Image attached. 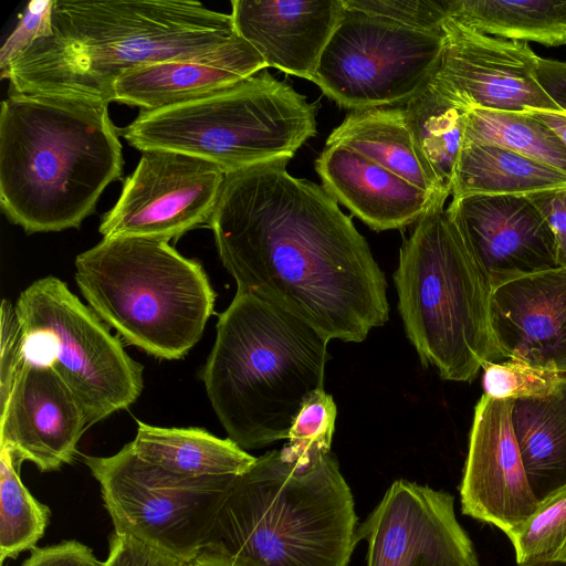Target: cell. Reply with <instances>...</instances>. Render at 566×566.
<instances>
[{"instance_id": "cell-22", "label": "cell", "mask_w": 566, "mask_h": 566, "mask_svg": "<svg viewBox=\"0 0 566 566\" xmlns=\"http://www.w3.org/2000/svg\"><path fill=\"white\" fill-rule=\"evenodd\" d=\"M511 421L528 482L541 501L566 485V375L545 396L512 399Z\"/></svg>"}, {"instance_id": "cell-16", "label": "cell", "mask_w": 566, "mask_h": 566, "mask_svg": "<svg viewBox=\"0 0 566 566\" xmlns=\"http://www.w3.org/2000/svg\"><path fill=\"white\" fill-rule=\"evenodd\" d=\"M512 399L483 394L475 406L459 488L462 513L506 536L536 510L511 421Z\"/></svg>"}, {"instance_id": "cell-13", "label": "cell", "mask_w": 566, "mask_h": 566, "mask_svg": "<svg viewBox=\"0 0 566 566\" xmlns=\"http://www.w3.org/2000/svg\"><path fill=\"white\" fill-rule=\"evenodd\" d=\"M442 34V53L431 80L459 105L468 109L566 113L539 85V56L527 42L488 35L450 17Z\"/></svg>"}, {"instance_id": "cell-3", "label": "cell", "mask_w": 566, "mask_h": 566, "mask_svg": "<svg viewBox=\"0 0 566 566\" xmlns=\"http://www.w3.org/2000/svg\"><path fill=\"white\" fill-rule=\"evenodd\" d=\"M108 102L12 92L0 112V203L27 233L78 228L123 168Z\"/></svg>"}, {"instance_id": "cell-10", "label": "cell", "mask_w": 566, "mask_h": 566, "mask_svg": "<svg viewBox=\"0 0 566 566\" xmlns=\"http://www.w3.org/2000/svg\"><path fill=\"white\" fill-rule=\"evenodd\" d=\"M114 532L189 563L207 544L237 479L174 474L140 459L130 442L109 457L85 455Z\"/></svg>"}, {"instance_id": "cell-17", "label": "cell", "mask_w": 566, "mask_h": 566, "mask_svg": "<svg viewBox=\"0 0 566 566\" xmlns=\"http://www.w3.org/2000/svg\"><path fill=\"white\" fill-rule=\"evenodd\" d=\"M0 448L40 472L73 462L87 423L74 395L56 371L24 356L1 406Z\"/></svg>"}, {"instance_id": "cell-23", "label": "cell", "mask_w": 566, "mask_h": 566, "mask_svg": "<svg viewBox=\"0 0 566 566\" xmlns=\"http://www.w3.org/2000/svg\"><path fill=\"white\" fill-rule=\"evenodd\" d=\"M130 444L144 461L190 478H238L256 460L231 439L201 428H164L138 421Z\"/></svg>"}, {"instance_id": "cell-41", "label": "cell", "mask_w": 566, "mask_h": 566, "mask_svg": "<svg viewBox=\"0 0 566 566\" xmlns=\"http://www.w3.org/2000/svg\"><path fill=\"white\" fill-rule=\"evenodd\" d=\"M188 566H237L229 559L209 552L207 549H202L201 553L188 563Z\"/></svg>"}, {"instance_id": "cell-11", "label": "cell", "mask_w": 566, "mask_h": 566, "mask_svg": "<svg viewBox=\"0 0 566 566\" xmlns=\"http://www.w3.org/2000/svg\"><path fill=\"white\" fill-rule=\"evenodd\" d=\"M442 48L443 34L345 10L311 81L354 111L406 104L433 75Z\"/></svg>"}, {"instance_id": "cell-38", "label": "cell", "mask_w": 566, "mask_h": 566, "mask_svg": "<svg viewBox=\"0 0 566 566\" xmlns=\"http://www.w3.org/2000/svg\"><path fill=\"white\" fill-rule=\"evenodd\" d=\"M553 231L559 266H566V189L528 196Z\"/></svg>"}, {"instance_id": "cell-24", "label": "cell", "mask_w": 566, "mask_h": 566, "mask_svg": "<svg viewBox=\"0 0 566 566\" xmlns=\"http://www.w3.org/2000/svg\"><path fill=\"white\" fill-rule=\"evenodd\" d=\"M326 144L350 148L432 197L448 198L418 151L403 108L354 111L331 133Z\"/></svg>"}, {"instance_id": "cell-14", "label": "cell", "mask_w": 566, "mask_h": 566, "mask_svg": "<svg viewBox=\"0 0 566 566\" xmlns=\"http://www.w3.org/2000/svg\"><path fill=\"white\" fill-rule=\"evenodd\" d=\"M357 534L367 566H480L453 495L407 480L389 486Z\"/></svg>"}, {"instance_id": "cell-32", "label": "cell", "mask_w": 566, "mask_h": 566, "mask_svg": "<svg viewBox=\"0 0 566 566\" xmlns=\"http://www.w3.org/2000/svg\"><path fill=\"white\" fill-rule=\"evenodd\" d=\"M345 10L361 12L417 31L442 34L450 0H342Z\"/></svg>"}, {"instance_id": "cell-21", "label": "cell", "mask_w": 566, "mask_h": 566, "mask_svg": "<svg viewBox=\"0 0 566 566\" xmlns=\"http://www.w3.org/2000/svg\"><path fill=\"white\" fill-rule=\"evenodd\" d=\"M315 169L324 190L376 231L418 222L442 200L342 145L326 144Z\"/></svg>"}, {"instance_id": "cell-9", "label": "cell", "mask_w": 566, "mask_h": 566, "mask_svg": "<svg viewBox=\"0 0 566 566\" xmlns=\"http://www.w3.org/2000/svg\"><path fill=\"white\" fill-rule=\"evenodd\" d=\"M14 306L24 356L56 371L74 395L87 427L128 408L140 396L143 365L63 281L55 276L34 281Z\"/></svg>"}, {"instance_id": "cell-19", "label": "cell", "mask_w": 566, "mask_h": 566, "mask_svg": "<svg viewBox=\"0 0 566 566\" xmlns=\"http://www.w3.org/2000/svg\"><path fill=\"white\" fill-rule=\"evenodd\" d=\"M238 34L266 66L312 80L345 9L342 0H232Z\"/></svg>"}, {"instance_id": "cell-27", "label": "cell", "mask_w": 566, "mask_h": 566, "mask_svg": "<svg viewBox=\"0 0 566 566\" xmlns=\"http://www.w3.org/2000/svg\"><path fill=\"white\" fill-rule=\"evenodd\" d=\"M403 112L424 165L440 191L449 197L468 108L452 101L430 78L405 104Z\"/></svg>"}, {"instance_id": "cell-40", "label": "cell", "mask_w": 566, "mask_h": 566, "mask_svg": "<svg viewBox=\"0 0 566 566\" xmlns=\"http://www.w3.org/2000/svg\"><path fill=\"white\" fill-rule=\"evenodd\" d=\"M527 112L548 126L566 146V113L563 114L537 109H530Z\"/></svg>"}, {"instance_id": "cell-12", "label": "cell", "mask_w": 566, "mask_h": 566, "mask_svg": "<svg viewBox=\"0 0 566 566\" xmlns=\"http://www.w3.org/2000/svg\"><path fill=\"white\" fill-rule=\"evenodd\" d=\"M224 177L220 167L200 157L167 149L143 150L117 202L103 216L99 233L105 239L179 238L209 221Z\"/></svg>"}, {"instance_id": "cell-35", "label": "cell", "mask_w": 566, "mask_h": 566, "mask_svg": "<svg viewBox=\"0 0 566 566\" xmlns=\"http://www.w3.org/2000/svg\"><path fill=\"white\" fill-rule=\"evenodd\" d=\"M103 566H188V563L134 537L113 532L109 536L108 555Z\"/></svg>"}, {"instance_id": "cell-39", "label": "cell", "mask_w": 566, "mask_h": 566, "mask_svg": "<svg viewBox=\"0 0 566 566\" xmlns=\"http://www.w3.org/2000/svg\"><path fill=\"white\" fill-rule=\"evenodd\" d=\"M536 76L543 91L566 112V61L539 56Z\"/></svg>"}, {"instance_id": "cell-28", "label": "cell", "mask_w": 566, "mask_h": 566, "mask_svg": "<svg viewBox=\"0 0 566 566\" xmlns=\"http://www.w3.org/2000/svg\"><path fill=\"white\" fill-rule=\"evenodd\" d=\"M463 140L499 146L566 174V146L527 111L468 109Z\"/></svg>"}, {"instance_id": "cell-8", "label": "cell", "mask_w": 566, "mask_h": 566, "mask_svg": "<svg viewBox=\"0 0 566 566\" xmlns=\"http://www.w3.org/2000/svg\"><path fill=\"white\" fill-rule=\"evenodd\" d=\"M118 132L142 151L192 155L229 174L290 160L315 136L316 107L289 84L259 72L197 101L139 112Z\"/></svg>"}, {"instance_id": "cell-4", "label": "cell", "mask_w": 566, "mask_h": 566, "mask_svg": "<svg viewBox=\"0 0 566 566\" xmlns=\"http://www.w3.org/2000/svg\"><path fill=\"white\" fill-rule=\"evenodd\" d=\"M328 342L292 314L237 291L201 373L228 438L243 450L286 439L305 400L324 389Z\"/></svg>"}, {"instance_id": "cell-36", "label": "cell", "mask_w": 566, "mask_h": 566, "mask_svg": "<svg viewBox=\"0 0 566 566\" xmlns=\"http://www.w3.org/2000/svg\"><path fill=\"white\" fill-rule=\"evenodd\" d=\"M21 566H103L93 551L78 541L35 547Z\"/></svg>"}, {"instance_id": "cell-18", "label": "cell", "mask_w": 566, "mask_h": 566, "mask_svg": "<svg viewBox=\"0 0 566 566\" xmlns=\"http://www.w3.org/2000/svg\"><path fill=\"white\" fill-rule=\"evenodd\" d=\"M490 324L503 358L566 375V266L494 287Z\"/></svg>"}, {"instance_id": "cell-6", "label": "cell", "mask_w": 566, "mask_h": 566, "mask_svg": "<svg viewBox=\"0 0 566 566\" xmlns=\"http://www.w3.org/2000/svg\"><path fill=\"white\" fill-rule=\"evenodd\" d=\"M434 200L399 252L394 280L409 342L442 379L472 381L502 361L490 324L492 289Z\"/></svg>"}, {"instance_id": "cell-42", "label": "cell", "mask_w": 566, "mask_h": 566, "mask_svg": "<svg viewBox=\"0 0 566 566\" xmlns=\"http://www.w3.org/2000/svg\"><path fill=\"white\" fill-rule=\"evenodd\" d=\"M530 566H566V563H546V564H536Z\"/></svg>"}, {"instance_id": "cell-20", "label": "cell", "mask_w": 566, "mask_h": 566, "mask_svg": "<svg viewBox=\"0 0 566 566\" xmlns=\"http://www.w3.org/2000/svg\"><path fill=\"white\" fill-rule=\"evenodd\" d=\"M266 66L239 34L216 50L163 61L123 74L113 86L112 102L155 112L197 101L227 88Z\"/></svg>"}, {"instance_id": "cell-29", "label": "cell", "mask_w": 566, "mask_h": 566, "mask_svg": "<svg viewBox=\"0 0 566 566\" xmlns=\"http://www.w3.org/2000/svg\"><path fill=\"white\" fill-rule=\"evenodd\" d=\"M19 462L0 448V562L32 551L50 522V509L22 483Z\"/></svg>"}, {"instance_id": "cell-25", "label": "cell", "mask_w": 566, "mask_h": 566, "mask_svg": "<svg viewBox=\"0 0 566 566\" xmlns=\"http://www.w3.org/2000/svg\"><path fill=\"white\" fill-rule=\"evenodd\" d=\"M566 189V174L512 150L463 140L452 199L470 196H532Z\"/></svg>"}, {"instance_id": "cell-7", "label": "cell", "mask_w": 566, "mask_h": 566, "mask_svg": "<svg viewBox=\"0 0 566 566\" xmlns=\"http://www.w3.org/2000/svg\"><path fill=\"white\" fill-rule=\"evenodd\" d=\"M153 237L105 239L75 259L91 308L149 355L180 359L200 340L216 293L203 268Z\"/></svg>"}, {"instance_id": "cell-33", "label": "cell", "mask_w": 566, "mask_h": 566, "mask_svg": "<svg viewBox=\"0 0 566 566\" xmlns=\"http://www.w3.org/2000/svg\"><path fill=\"white\" fill-rule=\"evenodd\" d=\"M483 370L484 394L496 399L545 396L565 376L510 359L490 363Z\"/></svg>"}, {"instance_id": "cell-30", "label": "cell", "mask_w": 566, "mask_h": 566, "mask_svg": "<svg viewBox=\"0 0 566 566\" xmlns=\"http://www.w3.org/2000/svg\"><path fill=\"white\" fill-rule=\"evenodd\" d=\"M507 537L518 566L566 563V485L541 500Z\"/></svg>"}, {"instance_id": "cell-37", "label": "cell", "mask_w": 566, "mask_h": 566, "mask_svg": "<svg viewBox=\"0 0 566 566\" xmlns=\"http://www.w3.org/2000/svg\"><path fill=\"white\" fill-rule=\"evenodd\" d=\"M53 0L31 1L20 22L0 51V69H3L42 31Z\"/></svg>"}, {"instance_id": "cell-5", "label": "cell", "mask_w": 566, "mask_h": 566, "mask_svg": "<svg viewBox=\"0 0 566 566\" xmlns=\"http://www.w3.org/2000/svg\"><path fill=\"white\" fill-rule=\"evenodd\" d=\"M357 530L332 452L301 465L272 450L237 479L203 549L237 566H348Z\"/></svg>"}, {"instance_id": "cell-2", "label": "cell", "mask_w": 566, "mask_h": 566, "mask_svg": "<svg viewBox=\"0 0 566 566\" xmlns=\"http://www.w3.org/2000/svg\"><path fill=\"white\" fill-rule=\"evenodd\" d=\"M238 35L231 14L188 0H53L40 34L3 69L12 92L112 102L135 69L216 50Z\"/></svg>"}, {"instance_id": "cell-31", "label": "cell", "mask_w": 566, "mask_h": 566, "mask_svg": "<svg viewBox=\"0 0 566 566\" xmlns=\"http://www.w3.org/2000/svg\"><path fill=\"white\" fill-rule=\"evenodd\" d=\"M333 397L319 389L303 403L287 434V442L280 450L283 459L308 465L328 454L336 420Z\"/></svg>"}, {"instance_id": "cell-1", "label": "cell", "mask_w": 566, "mask_h": 566, "mask_svg": "<svg viewBox=\"0 0 566 566\" xmlns=\"http://www.w3.org/2000/svg\"><path fill=\"white\" fill-rule=\"evenodd\" d=\"M289 159L226 174L208 221L220 261L247 292L328 340L360 343L389 317L387 282L365 238Z\"/></svg>"}, {"instance_id": "cell-34", "label": "cell", "mask_w": 566, "mask_h": 566, "mask_svg": "<svg viewBox=\"0 0 566 566\" xmlns=\"http://www.w3.org/2000/svg\"><path fill=\"white\" fill-rule=\"evenodd\" d=\"M24 339L15 306L6 298L1 303L0 405L13 387L24 358Z\"/></svg>"}, {"instance_id": "cell-26", "label": "cell", "mask_w": 566, "mask_h": 566, "mask_svg": "<svg viewBox=\"0 0 566 566\" xmlns=\"http://www.w3.org/2000/svg\"><path fill=\"white\" fill-rule=\"evenodd\" d=\"M449 17L488 35L566 44V0H450Z\"/></svg>"}, {"instance_id": "cell-15", "label": "cell", "mask_w": 566, "mask_h": 566, "mask_svg": "<svg viewBox=\"0 0 566 566\" xmlns=\"http://www.w3.org/2000/svg\"><path fill=\"white\" fill-rule=\"evenodd\" d=\"M446 211L492 290L559 266L553 231L526 196L463 197Z\"/></svg>"}]
</instances>
